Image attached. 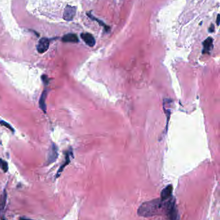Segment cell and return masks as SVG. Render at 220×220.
Instances as JSON below:
<instances>
[{"mask_svg":"<svg viewBox=\"0 0 220 220\" xmlns=\"http://www.w3.org/2000/svg\"><path fill=\"white\" fill-rule=\"evenodd\" d=\"M161 199L157 198L146 202L140 206L137 213L140 216L151 217L162 213V210H166L167 203L163 202Z\"/></svg>","mask_w":220,"mask_h":220,"instance_id":"1","label":"cell"},{"mask_svg":"<svg viewBox=\"0 0 220 220\" xmlns=\"http://www.w3.org/2000/svg\"><path fill=\"white\" fill-rule=\"evenodd\" d=\"M168 200V202H167L165 210L168 217V220H179L178 211L176 207L174 199L171 196Z\"/></svg>","mask_w":220,"mask_h":220,"instance_id":"2","label":"cell"},{"mask_svg":"<svg viewBox=\"0 0 220 220\" xmlns=\"http://www.w3.org/2000/svg\"><path fill=\"white\" fill-rule=\"evenodd\" d=\"M76 12V8L75 7L67 5L63 13V19L66 21H72L74 19Z\"/></svg>","mask_w":220,"mask_h":220,"instance_id":"3","label":"cell"},{"mask_svg":"<svg viewBox=\"0 0 220 220\" xmlns=\"http://www.w3.org/2000/svg\"><path fill=\"white\" fill-rule=\"evenodd\" d=\"M50 45V41L49 39L45 38H41L39 41L37 45V50L39 53H45L49 49Z\"/></svg>","mask_w":220,"mask_h":220,"instance_id":"4","label":"cell"},{"mask_svg":"<svg viewBox=\"0 0 220 220\" xmlns=\"http://www.w3.org/2000/svg\"><path fill=\"white\" fill-rule=\"evenodd\" d=\"M203 46H204V49H203L202 53L204 54H209L213 48V39L210 37L206 39L203 43Z\"/></svg>","mask_w":220,"mask_h":220,"instance_id":"5","label":"cell"},{"mask_svg":"<svg viewBox=\"0 0 220 220\" xmlns=\"http://www.w3.org/2000/svg\"><path fill=\"white\" fill-rule=\"evenodd\" d=\"M173 191V187L172 185H168L165 189L162 190L161 193V200L163 201L168 200L172 196V193Z\"/></svg>","mask_w":220,"mask_h":220,"instance_id":"6","label":"cell"},{"mask_svg":"<svg viewBox=\"0 0 220 220\" xmlns=\"http://www.w3.org/2000/svg\"><path fill=\"white\" fill-rule=\"evenodd\" d=\"M81 38H82L83 40L84 41L88 46L92 47L94 46L96 44V40L92 34L89 33H82L81 34Z\"/></svg>","mask_w":220,"mask_h":220,"instance_id":"7","label":"cell"},{"mask_svg":"<svg viewBox=\"0 0 220 220\" xmlns=\"http://www.w3.org/2000/svg\"><path fill=\"white\" fill-rule=\"evenodd\" d=\"M58 149L56 148V146L54 143H52L51 149H50V153L48 158V163H51L54 162L58 158Z\"/></svg>","mask_w":220,"mask_h":220,"instance_id":"8","label":"cell"},{"mask_svg":"<svg viewBox=\"0 0 220 220\" xmlns=\"http://www.w3.org/2000/svg\"><path fill=\"white\" fill-rule=\"evenodd\" d=\"M62 41L65 43H78L79 39L78 36L74 33H68L63 37Z\"/></svg>","mask_w":220,"mask_h":220,"instance_id":"9","label":"cell"},{"mask_svg":"<svg viewBox=\"0 0 220 220\" xmlns=\"http://www.w3.org/2000/svg\"><path fill=\"white\" fill-rule=\"evenodd\" d=\"M47 91L46 90H45V91H43V92L41 94V97L40 98H39V107H40V108L43 110V111L46 113V104H45V100H46V98H47Z\"/></svg>","mask_w":220,"mask_h":220,"instance_id":"10","label":"cell"},{"mask_svg":"<svg viewBox=\"0 0 220 220\" xmlns=\"http://www.w3.org/2000/svg\"><path fill=\"white\" fill-rule=\"evenodd\" d=\"M7 192L6 191H4L3 193L0 196V211H2L4 210L5 207V205H6L7 202Z\"/></svg>","mask_w":220,"mask_h":220,"instance_id":"11","label":"cell"},{"mask_svg":"<svg viewBox=\"0 0 220 220\" xmlns=\"http://www.w3.org/2000/svg\"><path fill=\"white\" fill-rule=\"evenodd\" d=\"M0 168H1L5 173L7 172L8 169V165L7 162L5 161L4 160L1 159H0Z\"/></svg>","mask_w":220,"mask_h":220,"instance_id":"12","label":"cell"},{"mask_svg":"<svg viewBox=\"0 0 220 220\" xmlns=\"http://www.w3.org/2000/svg\"><path fill=\"white\" fill-rule=\"evenodd\" d=\"M87 14H88V16H89L90 18H91V19H94V20H95V21H97V22H98L99 23H100V25H101V26H103L104 27H105V30H107L106 31H108V30L110 29V27H107V25H105V24H104L102 21H99V19H96V18H95L94 17H93V16H92V14H90L89 13H87Z\"/></svg>","mask_w":220,"mask_h":220,"instance_id":"13","label":"cell"},{"mask_svg":"<svg viewBox=\"0 0 220 220\" xmlns=\"http://www.w3.org/2000/svg\"><path fill=\"white\" fill-rule=\"evenodd\" d=\"M0 124H1V126H5V128H7V129H9V130H10L12 132H14V128H12V126H11L9 124H8L7 122H5V121L3 120H0Z\"/></svg>","mask_w":220,"mask_h":220,"instance_id":"14","label":"cell"},{"mask_svg":"<svg viewBox=\"0 0 220 220\" xmlns=\"http://www.w3.org/2000/svg\"><path fill=\"white\" fill-rule=\"evenodd\" d=\"M214 26L213 24H212L211 25L210 27L209 28V29H208V32H210V33H212V32H214Z\"/></svg>","mask_w":220,"mask_h":220,"instance_id":"15","label":"cell"},{"mask_svg":"<svg viewBox=\"0 0 220 220\" xmlns=\"http://www.w3.org/2000/svg\"><path fill=\"white\" fill-rule=\"evenodd\" d=\"M216 23L218 26L219 25V14L217 15V18H216Z\"/></svg>","mask_w":220,"mask_h":220,"instance_id":"16","label":"cell"},{"mask_svg":"<svg viewBox=\"0 0 220 220\" xmlns=\"http://www.w3.org/2000/svg\"><path fill=\"white\" fill-rule=\"evenodd\" d=\"M20 220H32V219H26V218H21Z\"/></svg>","mask_w":220,"mask_h":220,"instance_id":"17","label":"cell"},{"mask_svg":"<svg viewBox=\"0 0 220 220\" xmlns=\"http://www.w3.org/2000/svg\"><path fill=\"white\" fill-rule=\"evenodd\" d=\"M0 220H6V219H5L3 218H1V219H0Z\"/></svg>","mask_w":220,"mask_h":220,"instance_id":"18","label":"cell"}]
</instances>
